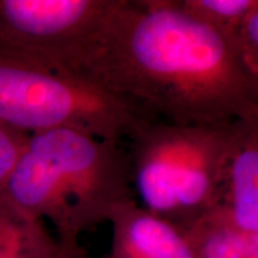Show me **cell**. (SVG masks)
Wrapping results in <instances>:
<instances>
[{"instance_id": "6da1fadb", "label": "cell", "mask_w": 258, "mask_h": 258, "mask_svg": "<svg viewBox=\"0 0 258 258\" xmlns=\"http://www.w3.org/2000/svg\"><path fill=\"white\" fill-rule=\"evenodd\" d=\"M84 72L148 120H258V71L176 0H111Z\"/></svg>"}, {"instance_id": "7a4b0ae2", "label": "cell", "mask_w": 258, "mask_h": 258, "mask_svg": "<svg viewBox=\"0 0 258 258\" xmlns=\"http://www.w3.org/2000/svg\"><path fill=\"white\" fill-rule=\"evenodd\" d=\"M0 195L29 217L49 221L64 258L83 250L82 232L135 200L121 143L69 128L30 135Z\"/></svg>"}, {"instance_id": "3957f363", "label": "cell", "mask_w": 258, "mask_h": 258, "mask_svg": "<svg viewBox=\"0 0 258 258\" xmlns=\"http://www.w3.org/2000/svg\"><path fill=\"white\" fill-rule=\"evenodd\" d=\"M245 122H146L129 139L138 205L182 230L219 207L228 161Z\"/></svg>"}, {"instance_id": "277c9868", "label": "cell", "mask_w": 258, "mask_h": 258, "mask_svg": "<svg viewBox=\"0 0 258 258\" xmlns=\"http://www.w3.org/2000/svg\"><path fill=\"white\" fill-rule=\"evenodd\" d=\"M148 121L84 72L0 50V123L28 135L69 128L122 143Z\"/></svg>"}, {"instance_id": "5b68a950", "label": "cell", "mask_w": 258, "mask_h": 258, "mask_svg": "<svg viewBox=\"0 0 258 258\" xmlns=\"http://www.w3.org/2000/svg\"><path fill=\"white\" fill-rule=\"evenodd\" d=\"M110 4L111 0H0V50L53 69L84 72Z\"/></svg>"}, {"instance_id": "8992f818", "label": "cell", "mask_w": 258, "mask_h": 258, "mask_svg": "<svg viewBox=\"0 0 258 258\" xmlns=\"http://www.w3.org/2000/svg\"><path fill=\"white\" fill-rule=\"evenodd\" d=\"M108 221L111 258H198L184 232L145 211L135 200L118 205Z\"/></svg>"}, {"instance_id": "52a82bcc", "label": "cell", "mask_w": 258, "mask_h": 258, "mask_svg": "<svg viewBox=\"0 0 258 258\" xmlns=\"http://www.w3.org/2000/svg\"><path fill=\"white\" fill-rule=\"evenodd\" d=\"M221 208L235 227L258 235V120L245 122L228 161Z\"/></svg>"}, {"instance_id": "ba28073f", "label": "cell", "mask_w": 258, "mask_h": 258, "mask_svg": "<svg viewBox=\"0 0 258 258\" xmlns=\"http://www.w3.org/2000/svg\"><path fill=\"white\" fill-rule=\"evenodd\" d=\"M0 258H64L57 241L37 220L0 195Z\"/></svg>"}, {"instance_id": "9c48e42d", "label": "cell", "mask_w": 258, "mask_h": 258, "mask_svg": "<svg viewBox=\"0 0 258 258\" xmlns=\"http://www.w3.org/2000/svg\"><path fill=\"white\" fill-rule=\"evenodd\" d=\"M182 231L198 258H244L258 247V235L238 230L221 206Z\"/></svg>"}, {"instance_id": "30bf717a", "label": "cell", "mask_w": 258, "mask_h": 258, "mask_svg": "<svg viewBox=\"0 0 258 258\" xmlns=\"http://www.w3.org/2000/svg\"><path fill=\"white\" fill-rule=\"evenodd\" d=\"M180 4L234 41L241 22L258 8L257 0H182Z\"/></svg>"}, {"instance_id": "8fae6325", "label": "cell", "mask_w": 258, "mask_h": 258, "mask_svg": "<svg viewBox=\"0 0 258 258\" xmlns=\"http://www.w3.org/2000/svg\"><path fill=\"white\" fill-rule=\"evenodd\" d=\"M235 42L247 62L258 71V8L250 12L241 22Z\"/></svg>"}, {"instance_id": "7c38bea8", "label": "cell", "mask_w": 258, "mask_h": 258, "mask_svg": "<svg viewBox=\"0 0 258 258\" xmlns=\"http://www.w3.org/2000/svg\"><path fill=\"white\" fill-rule=\"evenodd\" d=\"M244 258H258V247H254V249L250 250Z\"/></svg>"}]
</instances>
